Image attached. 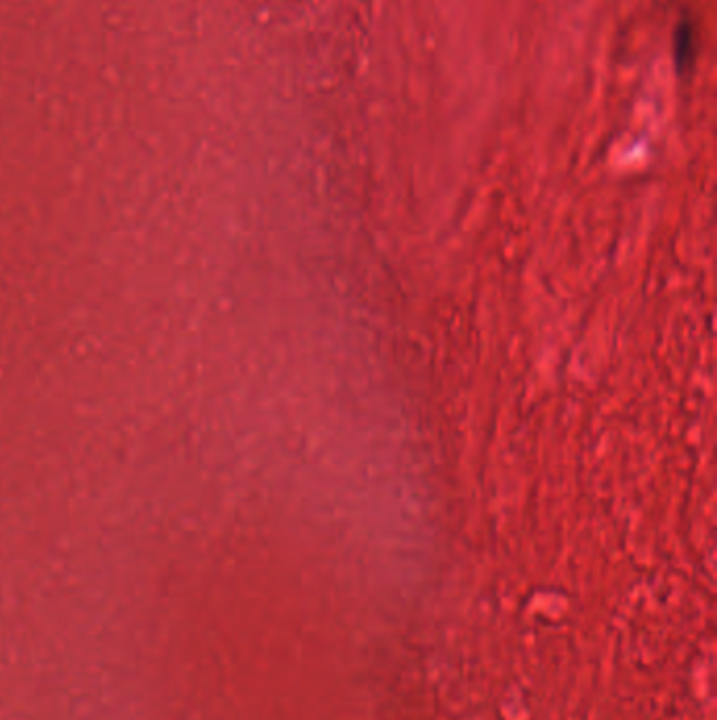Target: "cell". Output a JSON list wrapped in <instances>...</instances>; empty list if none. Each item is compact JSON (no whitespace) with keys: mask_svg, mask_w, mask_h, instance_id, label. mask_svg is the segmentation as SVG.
Here are the masks:
<instances>
[{"mask_svg":"<svg viewBox=\"0 0 717 720\" xmlns=\"http://www.w3.org/2000/svg\"><path fill=\"white\" fill-rule=\"evenodd\" d=\"M673 60L680 74L692 70L696 60V28L690 17H682L673 34Z\"/></svg>","mask_w":717,"mask_h":720,"instance_id":"1","label":"cell"}]
</instances>
